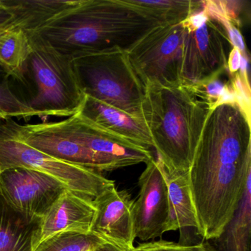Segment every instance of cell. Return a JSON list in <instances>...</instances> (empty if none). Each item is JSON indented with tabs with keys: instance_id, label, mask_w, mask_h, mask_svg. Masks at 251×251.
I'll return each instance as SVG.
<instances>
[{
	"instance_id": "5b68a950",
	"label": "cell",
	"mask_w": 251,
	"mask_h": 251,
	"mask_svg": "<svg viewBox=\"0 0 251 251\" xmlns=\"http://www.w3.org/2000/svg\"><path fill=\"white\" fill-rule=\"evenodd\" d=\"M27 34L32 48L27 72L31 71L36 86V95L27 105L39 117L77 114L86 96L77 83L73 59L60 53L36 32Z\"/></svg>"
},
{
	"instance_id": "44dd1931",
	"label": "cell",
	"mask_w": 251,
	"mask_h": 251,
	"mask_svg": "<svg viewBox=\"0 0 251 251\" xmlns=\"http://www.w3.org/2000/svg\"><path fill=\"white\" fill-rule=\"evenodd\" d=\"M104 243L91 232L64 231L41 242L36 251H94Z\"/></svg>"
},
{
	"instance_id": "d4e9b609",
	"label": "cell",
	"mask_w": 251,
	"mask_h": 251,
	"mask_svg": "<svg viewBox=\"0 0 251 251\" xmlns=\"http://www.w3.org/2000/svg\"><path fill=\"white\" fill-rule=\"evenodd\" d=\"M94 251H120L117 248H114L112 245L109 244L104 243L101 245L100 246L98 247V248Z\"/></svg>"
},
{
	"instance_id": "9a60e30c",
	"label": "cell",
	"mask_w": 251,
	"mask_h": 251,
	"mask_svg": "<svg viewBox=\"0 0 251 251\" xmlns=\"http://www.w3.org/2000/svg\"><path fill=\"white\" fill-rule=\"evenodd\" d=\"M42 226V218L17 211L0 195V251H36Z\"/></svg>"
},
{
	"instance_id": "603a6c76",
	"label": "cell",
	"mask_w": 251,
	"mask_h": 251,
	"mask_svg": "<svg viewBox=\"0 0 251 251\" xmlns=\"http://www.w3.org/2000/svg\"><path fill=\"white\" fill-rule=\"evenodd\" d=\"M132 251H217L214 245L208 241H202L195 245H186L180 242L163 240L140 243Z\"/></svg>"
},
{
	"instance_id": "e0dca14e",
	"label": "cell",
	"mask_w": 251,
	"mask_h": 251,
	"mask_svg": "<svg viewBox=\"0 0 251 251\" xmlns=\"http://www.w3.org/2000/svg\"><path fill=\"white\" fill-rule=\"evenodd\" d=\"M169 214L164 232L194 228L198 232V220L191 195L188 173L167 176Z\"/></svg>"
},
{
	"instance_id": "30bf717a",
	"label": "cell",
	"mask_w": 251,
	"mask_h": 251,
	"mask_svg": "<svg viewBox=\"0 0 251 251\" xmlns=\"http://www.w3.org/2000/svg\"><path fill=\"white\" fill-rule=\"evenodd\" d=\"M139 186V195L133 203L135 237L145 242L164 234L168 217L167 174L159 160L147 164Z\"/></svg>"
},
{
	"instance_id": "8fae6325",
	"label": "cell",
	"mask_w": 251,
	"mask_h": 251,
	"mask_svg": "<svg viewBox=\"0 0 251 251\" xmlns=\"http://www.w3.org/2000/svg\"><path fill=\"white\" fill-rule=\"evenodd\" d=\"M133 200L116 185L96 199V208L90 232L120 251H132L136 239L133 215Z\"/></svg>"
},
{
	"instance_id": "6da1fadb",
	"label": "cell",
	"mask_w": 251,
	"mask_h": 251,
	"mask_svg": "<svg viewBox=\"0 0 251 251\" xmlns=\"http://www.w3.org/2000/svg\"><path fill=\"white\" fill-rule=\"evenodd\" d=\"M251 176V113L238 101L209 109L188 172L198 233L214 240L233 218Z\"/></svg>"
},
{
	"instance_id": "5bb4252c",
	"label": "cell",
	"mask_w": 251,
	"mask_h": 251,
	"mask_svg": "<svg viewBox=\"0 0 251 251\" xmlns=\"http://www.w3.org/2000/svg\"><path fill=\"white\" fill-rule=\"evenodd\" d=\"M77 114L100 128L143 148H153L145 122L104 102L85 97Z\"/></svg>"
},
{
	"instance_id": "ffe728a7",
	"label": "cell",
	"mask_w": 251,
	"mask_h": 251,
	"mask_svg": "<svg viewBox=\"0 0 251 251\" xmlns=\"http://www.w3.org/2000/svg\"><path fill=\"white\" fill-rule=\"evenodd\" d=\"M125 2L158 20L162 25L183 23L202 8V1L192 0H125Z\"/></svg>"
},
{
	"instance_id": "52a82bcc",
	"label": "cell",
	"mask_w": 251,
	"mask_h": 251,
	"mask_svg": "<svg viewBox=\"0 0 251 251\" xmlns=\"http://www.w3.org/2000/svg\"><path fill=\"white\" fill-rule=\"evenodd\" d=\"M183 23L182 84L189 86L220 77L227 71V50L231 46L223 27L203 8Z\"/></svg>"
},
{
	"instance_id": "7c38bea8",
	"label": "cell",
	"mask_w": 251,
	"mask_h": 251,
	"mask_svg": "<svg viewBox=\"0 0 251 251\" xmlns=\"http://www.w3.org/2000/svg\"><path fill=\"white\" fill-rule=\"evenodd\" d=\"M65 122L82 145L108 161L114 170L141 163L147 164L154 159L148 148L106 131L77 113Z\"/></svg>"
},
{
	"instance_id": "ac0fdd59",
	"label": "cell",
	"mask_w": 251,
	"mask_h": 251,
	"mask_svg": "<svg viewBox=\"0 0 251 251\" xmlns=\"http://www.w3.org/2000/svg\"><path fill=\"white\" fill-rule=\"evenodd\" d=\"M31 50L30 39L25 30L11 22L0 27V66L11 77L24 80Z\"/></svg>"
},
{
	"instance_id": "cb8c5ba5",
	"label": "cell",
	"mask_w": 251,
	"mask_h": 251,
	"mask_svg": "<svg viewBox=\"0 0 251 251\" xmlns=\"http://www.w3.org/2000/svg\"><path fill=\"white\" fill-rule=\"evenodd\" d=\"M11 21V16L7 12L6 10L4 8L0 2V27L8 24Z\"/></svg>"
},
{
	"instance_id": "2e32d148",
	"label": "cell",
	"mask_w": 251,
	"mask_h": 251,
	"mask_svg": "<svg viewBox=\"0 0 251 251\" xmlns=\"http://www.w3.org/2000/svg\"><path fill=\"white\" fill-rule=\"evenodd\" d=\"M11 23L27 33L38 32L80 3V0H0Z\"/></svg>"
},
{
	"instance_id": "7a4b0ae2",
	"label": "cell",
	"mask_w": 251,
	"mask_h": 251,
	"mask_svg": "<svg viewBox=\"0 0 251 251\" xmlns=\"http://www.w3.org/2000/svg\"><path fill=\"white\" fill-rule=\"evenodd\" d=\"M160 25L125 0H80L36 33L73 60L115 48L127 52Z\"/></svg>"
},
{
	"instance_id": "7402d4cb",
	"label": "cell",
	"mask_w": 251,
	"mask_h": 251,
	"mask_svg": "<svg viewBox=\"0 0 251 251\" xmlns=\"http://www.w3.org/2000/svg\"><path fill=\"white\" fill-rule=\"evenodd\" d=\"M9 73L0 66V121L13 117L28 118L35 112L27 102L19 98L10 86Z\"/></svg>"
},
{
	"instance_id": "9c48e42d",
	"label": "cell",
	"mask_w": 251,
	"mask_h": 251,
	"mask_svg": "<svg viewBox=\"0 0 251 251\" xmlns=\"http://www.w3.org/2000/svg\"><path fill=\"white\" fill-rule=\"evenodd\" d=\"M67 189L52 176L30 169L14 167L0 173V195L30 217L43 219Z\"/></svg>"
},
{
	"instance_id": "8992f818",
	"label": "cell",
	"mask_w": 251,
	"mask_h": 251,
	"mask_svg": "<svg viewBox=\"0 0 251 251\" xmlns=\"http://www.w3.org/2000/svg\"><path fill=\"white\" fill-rule=\"evenodd\" d=\"M14 167L49 175L70 190L93 201L115 185L97 170L64 162L25 145L0 124V173Z\"/></svg>"
},
{
	"instance_id": "d6986e66",
	"label": "cell",
	"mask_w": 251,
	"mask_h": 251,
	"mask_svg": "<svg viewBox=\"0 0 251 251\" xmlns=\"http://www.w3.org/2000/svg\"><path fill=\"white\" fill-rule=\"evenodd\" d=\"M251 230V176L247 179L245 192L233 218L217 239V251H250Z\"/></svg>"
},
{
	"instance_id": "ba28073f",
	"label": "cell",
	"mask_w": 251,
	"mask_h": 251,
	"mask_svg": "<svg viewBox=\"0 0 251 251\" xmlns=\"http://www.w3.org/2000/svg\"><path fill=\"white\" fill-rule=\"evenodd\" d=\"M184 33L183 23L160 25L127 51L130 64L145 87L181 83Z\"/></svg>"
},
{
	"instance_id": "3957f363",
	"label": "cell",
	"mask_w": 251,
	"mask_h": 251,
	"mask_svg": "<svg viewBox=\"0 0 251 251\" xmlns=\"http://www.w3.org/2000/svg\"><path fill=\"white\" fill-rule=\"evenodd\" d=\"M208 111L182 83L145 86L143 120L167 176L189 172Z\"/></svg>"
},
{
	"instance_id": "277c9868",
	"label": "cell",
	"mask_w": 251,
	"mask_h": 251,
	"mask_svg": "<svg viewBox=\"0 0 251 251\" xmlns=\"http://www.w3.org/2000/svg\"><path fill=\"white\" fill-rule=\"evenodd\" d=\"M77 83L85 96L104 102L144 122L145 86L127 52L115 48L73 60Z\"/></svg>"
},
{
	"instance_id": "4fadbf2b",
	"label": "cell",
	"mask_w": 251,
	"mask_h": 251,
	"mask_svg": "<svg viewBox=\"0 0 251 251\" xmlns=\"http://www.w3.org/2000/svg\"><path fill=\"white\" fill-rule=\"evenodd\" d=\"M95 212L93 200L67 189L42 219L41 242L61 232L89 233Z\"/></svg>"
}]
</instances>
